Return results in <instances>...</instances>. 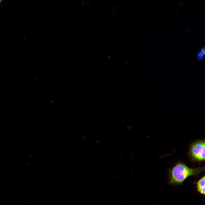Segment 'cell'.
Listing matches in <instances>:
<instances>
[{"label": "cell", "mask_w": 205, "mask_h": 205, "mask_svg": "<svg viewBox=\"0 0 205 205\" xmlns=\"http://www.w3.org/2000/svg\"><path fill=\"white\" fill-rule=\"evenodd\" d=\"M196 188L200 194H205V176L202 177L196 183Z\"/></svg>", "instance_id": "3"}, {"label": "cell", "mask_w": 205, "mask_h": 205, "mask_svg": "<svg viewBox=\"0 0 205 205\" xmlns=\"http://www.w3.org/2000/svg\"><path fill=\"white\" fill-rule=\"evenodd\" d=\"M204 170V167L191 168L183 163L178 162L169 170V183L181 184L189 177L198 175Z\"/></svg>", "instance_id": "1"}, {"label": "cell", "mask_w": 205, "mask_h": 205, "mask_svg": "<svg viewBox=\"0 0 205 205\" xmlns=\"http://www.w3.org/2000/svg\"><path fill=\"white\" fill-rule=\"evenodd\" d=\"M205 55L204 47L202 46L197 55V58L198 60H201L203 59Z\"/></svg>", "instance_id": "4"}, {"label": "cell", "mask_w": 205, "mask_h": 205, "mask_svg": "<svg viewBox=\"0 0 205 205\" xmlns=\"http://www.w3.org/2000/svg\"><path fill=\"white\" fill-rule=\"evenodd\" d=\"M131 128V126H129L126 127V128L127 129H130Z\"/></svg>", "instance_id": "5"}, {"label": "cell", "mask_w": 205, "mask_h": 205, "mask_svg": "<svg viewBox=\"0 0 205 205\" xmlns=\"http://www.w3.org/2000/svg\"><path fill=\"white\" fill-rule=\"evenodd\" d=\"M1 0H0V2H1Z\"/></svg>", "instance_id": "6"}, {"label": "cell", "mask_w": 205, "mask_h": 205, "mask_svg": "<svg viewBox=\"0 0 205 205\" xmlns=\"http://www.w3.org/2000/svg\"><path fill=\"white\" fill-rule=\"evenodd\" d=\"M205 140H198L190 145L188 155L193 162L200 163L205 160Z\"/></svg>", "instance_id": "2"}]
</instances>
